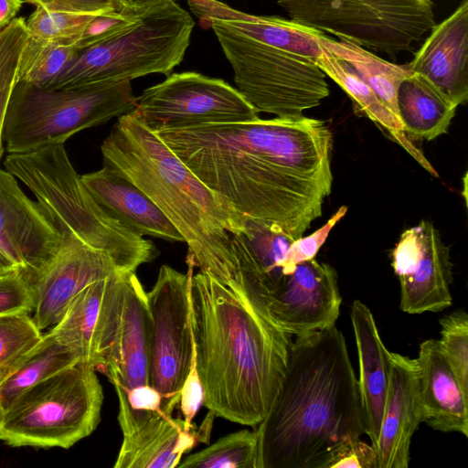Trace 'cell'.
Returning <instances> with one entry per match:
<instances>
[{
    "label": "cell",
    "instance_id": "8fae6325",
    "mask_svg": "<svg viewBox=\"0 0 468 468\" xmlns=\"http://www.w3.org/2000/svg\"><path fill=\"white\" fill-rule=\"evenodd\" d=\"M186 262V273L161 266L146 292L151 314L149 385L161 395L160 410L168 416L179 406L180 390L195 356L189 305L194 265Z\"/></svg>",
    "mask_w": 468,
    "mask_h": 468
},
{
    "label": "cell",
    "instance_id": "277c9868",
    "mask_svg": "<svg viewBox=\"0 0 468 468\" xmlns=\"http://www.w3.org/2000/svg\"><path fill=\"white\" fill-rule=\"evenodd\" d=\"M103 165L160 208L188 247L186 261L222 282L237 276L231 235L246 217L209 189L133 112L118 117L101 145Z\"/></svg>",
    "mask_w": 468,
    "mask_h": 468
},
{
    "label": "cell",
    "instance_id": "8992f818",
    "mask_svg": "<svg viewBox=\"0 0 468 468\" xmlns=\"http://www.w3.org/2000/svg\"><path fill=\"white\" fill-rule=\"evenodd\" d=\"M131 81H101L41 89L17 81L8 103L3 140L8 154L66 141L82 130L132 112Z\"/></svg>",
    "mask_w": 468,
    "mask_h": 468
},
{
    "label": "cell",
    "instance_id": "6da1fadb",
    "mask_svg": "<svg viewBox=\"0 0 468 468\" xmlns=\"http://www.w3.org/2000/svg\"><path fill=\"white\" fill-rule=\"evenodd\" d=\"M153 133L243 216L274 223L295 239L331 194L333 138L322 120L258 117Z\"/></svg>",
    "mask_w": 468,
    "mask_h": 468
},
{
    "label": "cell",
    "instance_id": "4dcf8cb0",
    "mask_svg": "<svg viewBox=\"0 0 468 468\" xmlns=\"http://www.w3.org/2000/svg\"><path fill=\"white\" fill-rule=\"evenodd\" d=\"M70 44L27 36L21 52L16 82L51 89L78 54Z\"/></svg>",
    "mask_w": 468,
    "mask_h": 468
},
{
    "label": "cell",
    "instance_id": "7402d4cb",
    "mask_svg": "<svg viewBox=\"0 0 468 468\" xmlns=\"http://www.w3.org/2000/svg\"><path fill=\"white\" fill-rule=\"evenodd\" d=\"M245 225L244 231L231 235L237 276L233 282L225 284L237 289L262 311V299L286 276L282 264L295 239L274 223L246 217Z\"/></svg>",
    "mask_w": 468,
    "mask_h": 468
},
{
    "label": "cell",
    "instance_id": "ac0fdd59",
    "mask_svg": "<svg viewBox=\"0 0 468 468\" xmlns=\"http://www.w3.org/2000/svg\"><path fill=\"white\" fill-rule=\"evenodd\" d=\"M119 272L107 253L78 240L62 241L57 255L28 281L34 323L40 331L52 327L81 290Z\"/></svg>",
    "mask_w": 468,
    "mask_h": 468
},
{
    "label": "cell",
    "instance_id": "5bb4252c",
    "mask_svg": "<svg viewBox=\"0 0 468 468\" xmlns=\"http://www.w3.org/2000/svg\"><path fill=\"white\" fill-rule=\"evenodd\" d=\"M391 265L399 281L403 312L420 314L452 305L450 251L431 222L423 220L400 235Z\"/></svg>",
    "mask_w": 468,
    "mask_h": 468
},
{
    "label": "cell",
    "instance_id": "4fadbf2b",
    "mask_svg": "<svg viewBox=\"0 0 468 468\" xmlns=\"http://www.w3.org/2000/svg\"><path fill=\"white\" fill-rule=\"evenodd\" d=\"M114 388L122 433L115 468H175L197 442L207 441L215 418L212 412H208L199 430L188 428L183 419L161 410L132 408L125 391L118 385Z\"/></svg>",
    "mask_w": 468,
    "mask_h": 468
},
{
    "label": "cell",
    "instance_id": "603a6c76",
    "mask_svg": "<svg viewBox=\"0 0 468 468\" xmlns=\"http://www.w3.org/2000/svg\"><path fill=\"white\" fill-rule=\"evenodd\" d=\"M415 359L423 422L441 432L467 437L468 394L463 390L438 340L423 341Z\"/></svg>",
    "mask_w": 468,
    "mask_h": 468
},
{
    "label": "cell",
    "instance_id": "83f0119b",
    "mask_svg": "<svg viewBox=\"0 0 468 468\" xmlns=\"http://www.w3.org/2000/svg\"><path fill=\"white\" fill-rule=\"evenodd\" d=\"M456 108L414 73L405 78L398 89V118L410 141H431L446 133Z\"/></svg>",
    "mask_w": 468,
    "mask_h": 468
},
{
    "label": "cell",
    "instance_id": "8d00e7d4",
    "mask_svg": "<svg viewBox=\"0 0 468 468\" xmlns=\"http://www.w3.org/2000/svg\"><path fill=\"white\" fill-rule=\"evenodd\" d=\"M347 207L342 206L326 223L307 237L294 239L287 250L282 261V272L291 274L297 264L314 259L326 240L333 227L346 215Z\"/></svg>",
    "mask_w": 468,
    "mask_h": 468
},
{
    "label": "cell",
    "instance_id": "ba28073f",
    "mask_svg": "<svg viewBox=\"0 0 468 468\" xmlns=\"http://www.w3.org/2000/svg\"><path fill=\"white\" fill-rule=\"evenodd\" d=\"M194 27L191 16L173 2L79 49L51 89L131 81L154 73L169 76L183 60Z\"/></svg>",
    "mask_w": 468,
    "mask_h": 468
},
{
    "label": "cell",
    "instance_id": "f546056e",
    "mask_svg": "<svg viewBox=\"0 0 468 468\" xmlns=\"http://www.w3.org/2000/svg\"><path fill=\"white\" fill-rule=\"evenodd\" d=\"M319 43L345 60L398 118L397 92L401 81L412 74L409 64L391 63L357 44L346 39L336 41L324 33L320 35Z\"/></svg>",
    "mask_w": 468,
    "mask_h": 468
},
{
    "label": "cell",
    "instance_id": "484cf974",
    "mask_svg": "<svg viewBox=\"0 0 468 468\" xmlns=\"http://www.w3.org/2000/svg\"><path fill=\"white\" fill-rule=\"evenodd\" d=\"M187 4L198 19H218L253 40L315 62L321 57L323 32L316 29L278 16L247 14L219 0H187Z\"/></svg>",
    "mask_w": 468,
    "mask_h": 468
},
{
    "label": "cell",
    "instance_id": "b9f144b4",
    "mask_svg": "<svg viewBox=\"0 0 468 468\" xmlns=\"http://www.w3.org/2000/svg\"><path fill=\"white\" fill-rule=\"evenodd\" d=\"M36 7L48 11L80 15H99L116 12L112 0H24Z\"/></svg>",
    "mask_w": 468,
    "mask_h": 468
},
{
    "label": "cell",
    "instance_id": "f35d334b",
    "mask_svg": "<svg viewBox=\"0 0 468 468\" xmlns=\"http://www.w3.org/2000/svg\"><path fill=\"white\" fill-rule=\"evenodd\" d=\"M326 468H378V454L360 438L349 439L334 451Z\"/></svg>",
    "mask_w": 468,
    "mask_h": 468
},
{
    "label": "cell",
    "instance_id": "74e56055",
    "mask_svg": "<svg viewBox=\"0 0 468 468\" xmlns=\"http://www.w3.org/2000/svg\"><path fill=\"white\" fill-rule=\"evenodd\" d=\"M34 309V300L29 282L22 271L0 277V316L28 313Z\"/></svg>",
    "mask_w": 468,
    "mask_h": 468
},
{
    "label": "cell",
    "instance_id": "9a60e30c",
    "mask_svg": "<svg viewBox=\"0 0 468 468\" xmlns=\"http://www.w3.org/2000/svg\"><path fill=\"white\" fill-rule=\"evenodd\" d=\"M341 303L335 270L312 259L297 264L261 306L281 330L297 337L335 326Z\"/></svg>",
    "mask_w": 468,
    "mask_h": 468
},
{
    "label": "cell",
    "instance_id": "ab89813d",
    "mask_svg": "<svg viewBox=\"0 0 468 468\" xmlns=\"http://www.w3.org/2000/svg\"><path fill=\"white\" fill-rule=\"evenodd\" d=\"M136 19L118 12L95 15L72 46L77 49L85 48L122 30Z\"/></svg>",
    "mask_w": 468,
    "mask_h": 468
},
{
    "label": "cell",
    "instance_id": "d590c367",
    "mask_svg": "<svg viewBox=\"0 0 468 468\" xmlns=\"http://www.w3.org/2000/svg\"><path fill=\"white\" fill-rule=\"evenodd\" d=\"M441 352L455 374L463 390L468 394V314L457 310L440 320Z\"/></svg>",
    "mask_w": 468,
    "mask_h": 468
},
{
    "label": "cell",
    "instance_id": "d4e9b609",
    "mask_svg": "<svg viewBox=\"0 0 468 468\" xmlns=\"http://www.w3.org/2000/svg\"><path fill=\"white\" fill-rule=\"evenodd\" d=\"M80 177L98 204L133 232L143 237L184 242L180 233L152 199L111 168L103 165Z\"/></svg>",
    "mask_w": 468,
    "mask_h": 468
},
{
    "label": "cell",
    "instance_id": "c3c4849f",
    "mask_svg": "<svg viewBox=\"0 0 468 468\" xmlns=\"http://www.w3.org/2000/svg\"><path fill=\"white\" fill-rule=\"evenodd\" d=\"M172 1L176 2V0H172Z\"/></svg>",
    "mask_w": 468,
    "mask_h": 468
},
{
    "label": "cell",
    "instance_id": "3957f363",
    "mask_svg": "<svg viewBox=\"0 0 468 468\" xmlns=\"http://www.w3.org/2000/svg\"><path fill=\"white\" fill-rule=\"evenodd\" d=\"M255 430L258 468H326L337 447L365 433L358 381L335 325L292 343L280 389Z\"/></svg>",
    "mask_w": 468,
    "mask_h": 468
},
{
    "label": "cell",
    "instance_id": "f6af8a7d",
    "mask_svg": "<svg viewBox=\"0 0 468 468\" xmlns=\"http://www.w3.org/2000/svg\"><path fill=\"white\" fill-rule=\"evenodd\" d=\"M22 5L23 0H0V31L16 18Z\"/></svg>",
    "mask_w": 468,
    "mask_h": 468
},
{
    "label": "cell",
    "instance_id": "7a4b0ae2",
    "mask_svg": "<svg viewBox=\"0 0 468 468\" xmlns=\"http://www.w3.org/2000/svg\"><path fill=\"white\" fill-rule=\"evenodd\" d=\"M190 322L206 408L256 428L270 410L288 365L292 338L234 287L192 274Z\"/></svg>",
    "mask_w": 468,
    "mask_h": 468
},
{
    "label": "cell",
    "instance_id": "4316f807",
    "mask_svg": "<svg viewBox=\"0 0 468 468\" xmlns=\"http://www.w3.org/2000/svg\"><path fill=\"white\" fill-rule=\"evenodd\" d=\"M322 48V47H321ZM316 60L325 75L338 84L350 97L358 115L372 121L389 139L400 145L419 165L434 176L438 173L424 154L408 138L399 120L377 97L367 84L342 58L322 48Z\"/></svg>",
    "mask_w": 468,
    "mask_h": 468
},
{
    "label": "cell",
    "instance_id": "5b68a950",
    "mask_svg": "<svg viewBox=\"0 0 468 468\" xmlns=\"http://www.w3.org/2000/svg\"><path fill=\"white\" fill-rule=\"evenodd\" d=\"M5 170L34 194L62 241L78 240L107 253L122 272L156 259L154 244L112 217L93 198L71 164L65 143L8 154Z\"/></svg>",
    "mask_w": 468,
    "mask_h": 468
},
{
    "label": "cell",
    "instance_id": "7bdbcfd3",
    "mask_svg": "<svg viewBox=\"0 0 468 468\" xmlns=\"http://www.w3.org/2000/svg\"><path fill=\"white\" fill-rule=\"evenodd\" d=\"M116 12L122 16L139 18L158 8L165 6L172 0H112Z\"/></svg>",
    "mask_w": 468,
    "mask_h": 468
},
{
    "label": "cell",
    "instance_id": "1f68e13d",
    "mask_svg": "<svg viewBox=\"0 0 468 468\" xmlns=\"http://www.w3.org/2000/svg\"><path fill=\"white\" fill-rule=\"evenodd\" d=\"M259 438L255 431L229 433L182 459L180 468H258Z\"/></svg>",
    "mask_w": 468,
    "mask_h": 468
},
{
    "label": "cell",
    "instance_id": "e575fe53",
    "mask_svg": "<svg viewBox=\"0 0 468 468\" xmlns=\"http://www.w3.org/2000/svg\"><path fill=\"white\" fill-rule=\"evenodd\" d=\"M94 16L48 11L36 7L26 20V27L30 37L72 45Z\"/></svg>",
    "mask_w": 468,
    "mask_h": 468
},
{
    "label": "cell",
    "instance_id": "7c38bea8",
    "mask_svg": "<svg viewBox=\"0 0 468 468\" xmlns=\"http://www.w3.org/2000/svg\"><path fill=\"white\" fill-rule=\"evenodd\" d=\"M133 112L152 132L259 117L237 88L194 71L171 73L164 81L145 89Z\"/></svg>",
    "mask_w": 468,
    "mask_h": 468
},
{
    "label": "cell",
    "instance_id": "44dd1931",
    "mask_svg": "<svg viewBox=\"0 0 468 468\" xmlns=\"http://www.w3.org/2000/svg\"><path fill=\"white\" fill-rule=\"evenodd\" d=\"M390 376L379 436L378 468H408L411 438L423 422L415 358L389 352Z\"/></svg>",
    "mask_w": 468,
    "mask_h": 468
},
{
    "label": "cell",
    "instance_id": "cb8c5ba5",
    "mask_svg": "<svg viewBox=\"0 0 468 468\" xmlns=\"http://www.w3.org/2000/svg\"><path fill=\"white\" fill-rule=\"evenodd\" d=\"M350 317L359 362L357 381L365 433L375 448L389 384V351L380 337L372 312L364 303L359 300L353 302Z\"/></svg>",
    "mask_w": 468,
    "mask_h": 468
},
{
    "label": "cell",
    "instance_id": "ee69618b",
    "mask_svg": "<svg viewBox=\"0 0 468 468\" xmlns=\"http://www.w3.org/2000/svg\"><path fill=\"white\" fill-rule=\"evenodd\" d=\"M125 393L132 408L160 410L161 395L150 385L137 387Z\"/></svg>",
    "mask_w": 468,
    "mask_h": 468
},
{
    "label": "cell",
    "instance_id": "9c48e42d",
    "mask_svg": "<svg viewBox=\"0 0 468 468\" xmlns=\"http://www.w3.org/2000/svg\"><path fill=\"white\" fill-rule=\"evenodd\" d=\"M198 20L215 33L237 89L258 112L298 117L329 95L326 75L314 60L253 40L218 19Z\"/></svg>",
    "mask_w": 468,
    "mask_h": 468
},
{
    "label": "cell",
    "instance_id": "ffe728a7",
    "mask_svg": "<svg viewBox=\"0 0 468 468\" xmlns=\"http://www.w3.org/2000/svg\"><path fill=\"white\" fill-rule=\"evenodd\" d=\"M420 77L456 106L468 99V0L439 25L409 63Z\"/></svg>",
    "mask_w": 468,
    "mask_h": 468
},
{
    "label": "cell",
    "instance_id": "2e32d148",
    "mask_svg": "<svg viewBox=\"0 0 468 468\" xmlns=\"http://www.w3.org/2000/svg\"><path fill=\"white\" fill-rule=\"evenodd\" d=\"M62 237L37 201L0 168V250L27 281L58 252Z\"/></svg>",
    "mask_w": 468,
    "mask_h": 468
},
{
    "label": "cell",
    "instance_id": "d6986e66",
    "mask_svg": "<svg viewBox=\"0 0 468 468\" xmlns=\"http://www.w3.org/2000/svg\"><path fill=\"white\" fill-rule=\"evenodd\" d=\"M151 314L146 292L135 271L125 272L120 315L101 369L123 390L149 385Z\"/></svg>",
    "mask_w": 468,
    "mask_h": 468
},
{
    "label": "cell",
    "instance_id": "f1b7e54d",
    "mask_svg": "<svg viewBox=\"0 0 468 468\" xmlns=\"http://www.w3.org/2000/svg\"><path fill=\"white\" fill-rule=\"evenodd\" d=\"M79 355L48 330L0 382V413L34 385L78 361Z\"/></svg>",
    "mask_w": 468,
    "mask_h": 468
},
{
    "label": "cell",
    "instance_id": "e0dca14e",
    "mask_svg": "<svg viewBox=\"0 0 468 468\" xmlns=\"http://www.w3.org/2000/svg\"><path fill=\"white\" fill-rule=\"evenodd\" d=\"M124 274L119 272L85 287L72 299L60 320L49 329L96 371H101L113 340L122 305Z\"/></svg>",
    "mask_w": 468,
    "mask_h": 468
},
{
    "label": "cell",
    "instance_id": "d6a6232c",
    "mask_svg": "<svg viewBox=\"0 0 468 468\" xmlns=\"http://www.w3.org/2000/svg\"><path fill=\"white\" fill-rule=\"evenodd\" d=\"M41 331L28 313L0 316V382L39 342Z\"/></svg>",
    "mask_w": 468,
    "mask_h": 468
},
{
    "label": "cell",
    "instance_id": "836d02e7",
    "mask_svg": "<svg viewBox=\"0 0 468 468\" xmlns=\"http://www.w3.org/2000/svg\"><path fill=\"white\" fill-rule=\"evenodd\" d=\"M27 36L24 17H16L0 31V160L4 154L5 118L16 83L19 59Z\"/></svg>",
    "mask_w": 468,
    "mask_h": 468
},
{
    "label": "cell",
    "instance_id": "7dc6e473",
    "mask_svg": "<svg viewBox=\"0 0 468 468\" xmlns=\"http://www.w3.org/2000/svg\"><path fill=\"white\" fill-rule=\"evenodd\" d=\"M15 271H11V270H8V269L5 268L4 266L0 265V277H3L5 275H7V274L15 272Z\"/></svg>",
    "mask_w": 468,
    "mask_h": 468
},
{
    "label": "cell",
    "instance_id": "60d3db41",
    "mask_svg": "<svg viewBox=\"0 0 468 468\" xmlns=\"http://www.w3.org/2000/svg\"><path fill=\"white\" fill-rule=\"evenodd\" d=\"M204 402L203 387L197 370L194 356L189 372L180 390L179 407L188 428H194L193 420Z\"/></svg>",
    "mask_w": 468,
    "mask_h": 468
},
{
    "label": "cell",
    "instance_id": "bcb514c9",
    "mask_svg": "<svg viewBox=\"0 0 468 468\" xmlns=\"http://www.w3.org/2000/svg\"><path fill=\"white\" fill-rule=\"evenodd\" d=\"M0 265L11 271H19L15 265H13L6 257L0 250Z\"/></svg>",
    "mask_w": 468,
    "mask_h": 468
},
{
    "label": "cell",
    "instance_id": "52a82bcc",
    "mask_svg": "<svg viewBox=\"0 0 468 468\" xmlns=\"http://www.w3.org/2000/svg\"><path fill=\"white\" fill-rule=\"evenodd\" d=\"M102 402L95 368L80 360L31 387L0 413V441L12 447L69 449L96 430Z\"/></svg>",
    "mask_w": 468,
    "mask_h": 468
},
{
    "label": "cell",
    "instance_id": "30bf717a",
    "mask_svg": "<svg viewBox=\"0 0 468 468\" xmlns=\"http://www.w3.org/2000/svg\"><path fill=\"white\" fill-rule=\"evenodd\" d=\"M291 20L394 55L436 25L431 0H278Z\"/></svg>",
    "mask_w": 468,
    "mask_h": 468
}]
</instances>
